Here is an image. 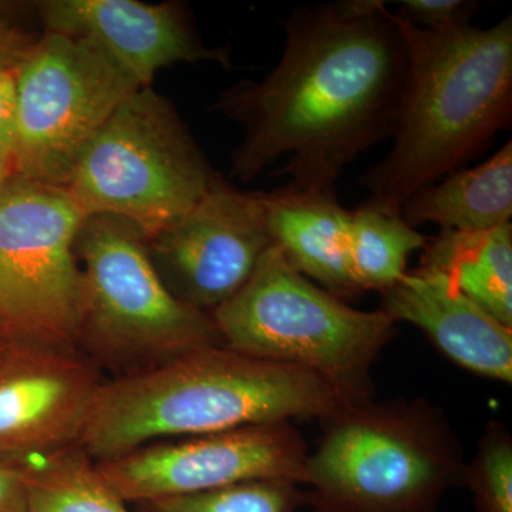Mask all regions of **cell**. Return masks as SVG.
Instances as JSON below:
<instances>
[{"label":"cell","instance_id":"cell-1","mask_svg":"<svg viewBox=\"0 0 512 512\" xmlns=\"http://www.w3.org/2000/svg\"><path fill=\"white\" fill-rule=\"evenodd\" d=\"M285 47L258 82L225 90L214 109L241 124L231 175L278 174L308 191H335L357 157L392 138L406 82L407 47L382 0L301 6L282 22Z\"/></svg>","mask_w":512,"mask_h":512},{"label":"cell","instance_id":"cell-2","mask_svg":"<svg viewBox=\"0 0 512 512\" xmlns=\"http://www.w3.org/2000/svg\"><path fill=\"white\" fill-rule=\"evenodd\" d=\"M348 404L309 370L218 343L101 383L79 446L103 461L154 441L293 419L328 420Z\"/></svg>","mask_w":512,"mask_h":512},{"label":"cell","instance_id":"cell-3","mask_svg":"<svg viewBox=\"0 0 512 512\" xmlns=\"http://www.w3.org/2000/svg\"><path fill=\"white\" fill-rule=\"evenodd\" d=\"M407 73L393 147L360 177L367 200L400 212L423 190L473 160L512 121V18L491 28L431 32L397 15Z\"/></svg>","mask_w":512,"mask_h":512},{"label":"cell","instance_id":"cell-4","mask_svg":"<svg viewBox=\"0 0 512 512\" xmlns=\"http://www.w3.org/2000/svg\"><path fill=\"white\" fill-rule=\"evenodd\" d=\"M320 423L303 481L313 512H440L463 485L461 441L427 400L348 404Z\"/></svg>","mask_w":512,"mask_h":512},{"label":"cell","instance_id":"cell-5","mask_svg":"<svg viewBox=\"0 0 512 512\" xmlns=\"http://www.w3.org/2000/svg\"><path fill=\"white\" fill-rule=\"evenodd\" d=\"M211 318L224 345L309 370L352 404L372 400V367L397 332L386 313L352 308L274 247Z\"/></svg>","mask_w":512,"mask_h":512},{"label":"cell","instance_id":"cell-6","mask_svg":"<svg viewBox=\"0 0 512 512\" xmlns=\"http://www.w3.org/2000/svg\"><path fill=\"white\" fill-rule=\"evenodd\" d=\"M83 306L76 348L116 377L153 369L175 357L222 343L211 313L181 301L165 285L130 222L84 218L76 239Z\"/></svg>","mask_w":512,"mask_h":512},{"label":"cell","instance_id":"cell-7","mask_svg":"<svg viewBox=\"0 0 512 512\" xmlns=\"http://www.w3.org/2000/svg\"><path fill=\"white\" fill-rule=\"evenodd\" d=\"M221 180L170 101L143 87L101 127L66 188L84 217L121 218L148 239Z\"/></svg>","mask_w":512,"mask_h":512},{"label":"cell","instance_id":"cell-8","mask_svg":"<svg viewBox=\"0 0 512 512\" xmlns=\"http://www.w3.org/2000/svg\"><path fill=\"white\" fill-rule=\"evenodd\" d=\"M84 218L67 188L15 173L0 185V319L13 335L76 349Z\"/></svg>","mask_w":512,"mask_h":512},{"label":"cell","instance_id":"cell-9","mask_svg":"<svg viewBox=\"0 0 512 512\" xmlns=\"http://www.w3.org/2000/svg\"><path fill=\"white\" fill-rule=\"evenodd\" d=\"M13 173L67 187L101 127L137 83L83 37L47 32L19 64Z\"/></svg>","mask_w":512,"mask_h":512},{"label":"cell","instance_id":"cell-10","mask_svg":"<svg viewBox=\"0 0 512 512\" xmlns=\"http://www.w3.org/2000/svg\"><path fill=\"white\" fill-rule=\"evenodd\" d=\"M309 448L291 421L154 441L96 461L126 503L218 490L258 480L305 481Z\"/></svg>","mask_w":512,"mask_h":512},{"label":"cell","instance_id":"cell-11","mask_svg":"<svg viewBox=\"0 0 512 512\" xmlns=\"http://www.w3.org/2000/svg\"><path fill=\"white\" fill-rule=\"evenodd\" d=\"M101 383L77 349L0 339V464L25 467L79 444Z\"/></svg>","mask_w":512,"mask_h":512},{"label":"cell","instance_id":"cell-12","mask_svg":"<svg viewBox=\"0 0 512 512\" xmlns=\"http://www.w3.org/2000/svg\"><path fill=\"white\" fill-rule=\"evenodd\" d=\"M272 247L259 192L238 190L224 178L180 220L147 239L165 285L207 313L247 284Z\"/></svg>","mask_w":512,"mask_h":512},{"label":"cell","instance_id":"cell-13","mask_svg":"<svg viewBox=\"0 0 512 512\" xmlns=\"http://www.w3.org/2000/svg\"><path fill=\"white\" fill-rule=\"evenodd\" d=\"M37 12L43 30L89 40L138 87H151L156 74L173 64H232L227 49L202 43L184 10L175 3L45 0L37 3Z\"/></svg>","mask_w":512,"mask_h":512},{"label":"cell","instance_id":"cell-14","mask_svg":"<svg viewBox=\"0 0 512 512\" xmlns=\"http://www.w3.org/2000/svg\"><path fill=\"white\" fill-rule=\"evenodd\" d=\"M380 295V311L397 325L423 330L448 360L485 379L512 383V328L478 308L436 269L419 265Z\"/></svg>","mask_w":512,"mask_h":512},{"label":"cell","instance_id":"cell-15","mask_svg":"<svg viewBox=\"0 0 512 512\" xmlns=\"http://www.w3.org/2000/svg\"><path fill=\"white\" fill-rule=\"evenodd\" d=\"M259 198L272 245L293 269L345 301L362 293L350 271V211L336 191L286 184Z\"/></svg>","mask_w":512,"mask_h":512},{"label":"cell","instance_id":"cell-16","mask_svg":"<svg viewBox=\"0 0 512 512\" xmlns=\"http://www.w3.org/2000/svg\"><path fill=\"white\" fill-rule=\"evenodd\" d=\"M400 214L414 228L436 224L466 234L508 224L512 215L511 141L477 167L458 168L414 192Z\"/></svg>","mask_w":512,"mask_h":512},{"label":"cell","instance_id":"cell-17","mask_svg":"<svg viewBox=\"0 0 512 512\" xmlns=\"http://www.w3.org/2000/svg\"><path fill=\"white\" fill-rule=\"evenodd\" d=\"M420 265L436 269L478 308L512 328V224L490 231L440 229L429 238Z\"/></svg>","mask_w":512,"mask_h":512},{"label":"cell","instance_id":"cell-18","mask_svg":"<svg viewBox=\"0 0 512 512\" xmlns=\"http://www.w3.org/2000/svg\"><path fill=\"white\" fill-rule=\"evenodd\" d=\"M429 238L397 211L367 200L350 211L349 262L360 291L383 292L407 274V262Z\"/></svg>","mask_w":512,"mask_h":512},{"label":"cell","instance_id":"cell-19","mask_svg":"<svg viewBox=\"0 0 512 512\" xmlns=\"http://www.w3.org/2000/svg\"><path fill=\"white\" fill-rule=\"evenodd\" d=\"M23 468L28 512H130L79 444Z\"/></svg>","mask_w":512,"mask_h":512},{"label":"cell","instance_id":"cell-20","mask_svg":"<svg viewBox=\"0 0 512 512\" xmlns=\"http://www.w3.org/2000/svg\"><path fill=\"white\" fill-rule=\"evenodd\" d=\"M305 507L302 485L258 480L205 493L157 498L136 504V512H296Z\"/></svg>","mask_w":512,"mask_h":512},{"label":"cell","instance_id":"cell-21","mask_svg":"<svg viewBox=\"0 0 512 512\" xmlns=\"http://www.w3.org/2000/svg\"><path fill=\"white\" fill-rule=\"evenodd\" d=\"M463 485L477 512H512V437L501 421L485 426L476 456L464 468Z\"/></svg>","mask_w":512,"mask_h":512},{"label":"cell","instance_id":"cell-22","mask_svg":"<svg viewBox=\"0 0 512 512\" xmlns=\"http://www.w3.org/2000/svg\"><path fill=\"white\" fill-rule=\"evenodd\" d=\"M480 3L471 0H402L397 15L420 29L441 32L470 25Z\"/></svg>","mask_w":512,"mask_h":512},{"label":"cell","instance_id":"cell-23","mask_svg":"<svg viewBox=\"0 0 512 512\" xmlns=\"http://www.w3.org/2000/svg\"><path fill=\"white\" fill-rule=\"evenodd\" d=\"M18 69L0 74V164L12 167L18 141ZM13 170V168H12Z\"/></svg>","mask_w":512,"mask_h":512},{"label":"cell","instance_id":"cell-24","mask_svg":"<svg viewBox=\"0 0 512 512\" xmlns=\"http://www.w3.org/2000/svg\"><path fill=\"white\" fill-rule=\"evenodd\" d=\"M35 40L13 18L12 8L0 2V74L18 69Z\"/></svg>","mask_w":512,"mask_h":512},{"label":"cell","instance_id":"cell-25","mask_svg":"<svg viewBox=\"0 0 512 512\" xmlns=\"http://www.w3.org/2000/svg\"><path fill=\"white\" fill-rule=\"evenodd\" d=\"M0 512H28L25 468L0 464Z\"/></svg>","mask_w":512,"mask_h":512},{"label":"cell","instance_id":"cell-26","mask_svg":"<svg viewBox=\"0 0 512 512\" xmlns=\"http://www.w3.org/2000/svg\"><path fill=\"white\" fill-rule=\"evenodd\" d=\"M13 174L12 167L6 164H0V185L5 183L6 180Z\"/></svg>","mask_w":512,"mask_h":512},{"label":"cell","instance_id":"cell-27","mask_svg":"<svg viewBox=\"0 0 512 512\" xmlns=\"http://www.w3.org/2000/svg\"><path fill=\"white\" fill-rule=\"evenodd\" d=\"M12 335V332L8 329V326L0 319V339L6 338V336Z\"/></svg>","mask_w":512,"mask_h":512}]
</instances>
